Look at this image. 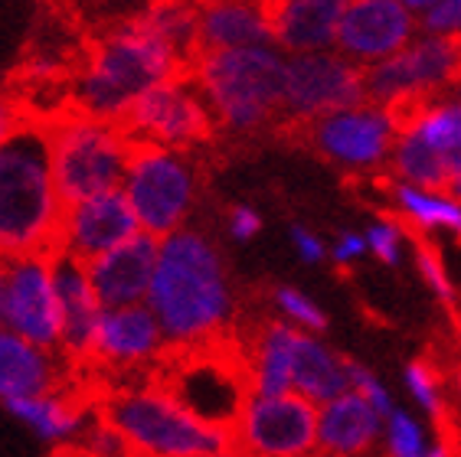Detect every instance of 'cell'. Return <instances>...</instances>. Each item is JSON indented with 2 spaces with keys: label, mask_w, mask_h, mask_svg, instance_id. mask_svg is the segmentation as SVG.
<instances>
[{
  "label": "cell",
  "mask_w": 461,
  "mask_h": 457,
  "mask_svg": "<svg viewBox=\"0 0 461 457\" xmlns=\"http://www.w3.org/2000/svg\"><path fill=\"white\" fill-rule=\"evenodd\" d=\"M66 206L53 180L50 118L20 108L0 144V258L62 252Z\"/></svg>",
  "instance_id": "1"
},
{
  "label": "cell",
  "mask_w": 461,
  "mask_h": 457,
  "mask_svg": "<svg viewBox=\"0 0 461 457\" xmlns=\"http://www.w3.org/2000/svg\"><path fill=\"white\" fill-rule=\"evenodd\" d=\"M148 382L164 389L194 418L230 435H236L249 399L256 396L249 350L226 327L200 340L170 343L160 350L158 363H151Z\"/></svg>",
  "instance_id": "2"
},
{
  "label": "cell",
  "mask_w": 461,
  "mask_h": 457,
  "mask_svg": "<svg viewBox=\"0 0 461 457\" xmlns=\"http://www.w3.org/2000/svg\"><path fill=\"white\" fill-rule=\"evenodd\" d=\"M174 76H190L158 33L141 17L102 33L86 46L72 69V112L118 121L134 98Z\"/></svg>",
  "instance_id": "3"
},
{
  "label": "cell",
  "mask_w": 461,
  "mask_h": 457,
  "mask_svg": "<svg viewBox=\"0 0 461 457\" xmlns=\"http://www.w3.org/2000/svg\"><path fill=\"white\" fill-rule=\"evenodd\" d=\"M148 298L170 343L216 334L230 310L220 258L194 232H170L160 246Z\"/></svg>",
  "instance_id": "4"
},
{
  "label": "cell",
  "mask_w": 461,
  "mask_h": 457,
  "mask_svg": "<svg viewBox=\"0 0 461 457\" xmlns=\"http://www.w3.org/2000/svg\"><path fill=\"white\" fill-rule=\"evenodd\" d=\"M98 418L128 441L131 454H240L236 435L200 422L164 389L144 382L128 389H102L98 392Z\"/></svg>",
  "instance_id": "5"
},
{
  "label": "cell",
  "mask_w": 461,
  "mask_h": 457,
  "mask_svg": "<svg viewBox=\"0 0 461 457\" xmlns=\"http://www.w3.org/2000/svg\"><path fill=\"white\" fill-rule=\"evenodd\" d=\"M53 180L62 206L122 186L128 174V138L115 121L82 112H62L50 118Z\"/></svg>",
  "instance_id": "6"
},
{
  "label": "cell",
  "mask_w": 461,
  "mask_h": 457,
  "mask_svg": "<svg viewBox=\"0 0 461 457\" xmlns=\"http://www.w3.org/2000/svg\"><path fill=\"white\" fill-rule=\"evenodd\" d=\"M194 76L210 105L232 128H252L285 108V66L262 46L206 49Z\"/></svg>",
  "instance_id": "7"
},
{
  "label": "cell",
  "mask_w": 461,
  "mask_h": 457,
  "mask_svg": "<svg viewBox=\"0 0 461 457\" xmlns=\"http://www.w3.org/2000/svg\"><path fill=\"white\" fill-rule=\"evenodd\" d=\"M115 124L128 141H151L160 148H184V144L203 141L213 128L196 76H174L151 85L134 98Z\"/></svg>",
  "instance_id": "8"
},
{
  "label": "cell",
  "mask_w": 461,
  "mask_h": 457,
  "mask_svg": "<svg viewBox=\"0 0 461 457\" xmlns=\"http://www.w3.org/2000/svg\"><path fill=\"white\" fill-rule=\"evenodd\" d=\"M128 200L151 236H170L190 206V174L184 160L151 141H128Z\"/></svg>",
  "instance_id": "9"
},
{
  "label": "cell",
  "mask_w": 461,
  "mask_h": 457,
  "mask_svg": "<svg viewBox=\"0 0 461 457\" xmlns=\"http://www.w3.org/2000/svg\"><path fill=\"white\" fill-rule=\"evenodd\" d=\"M240 454H272L294 457L318 444V412L314 402L302 392L282 396H252L236 425Z\"/></svg>",
  "instance_id": "10"
},
{
  "label": "cell",
  "mask_w": 461,
  "mask_h": 457,
  "mask_svg": "<svg viewBox=\"0 0 461 457\" xmlns=\"http://www.w3.org/2000/svg\"><path fill=\"white\" fill-rule=\"evenodd\" d=\"M461 69V33L432 36L406 53H393L364 76L366 95L390 105L400 95L432 92L442 82H455Z\"/></svg>",
  "instance_id": "11"
},
{
  "label": "cell",
  "mask_w": 461,
  "mask_h": 457,
  "mask_svg": "<svg viewBox=\"0 0 461 457\" xmlns=\"http://www.w3.org/2000/svg\"><path fill=\"white\" fill-rule=\"evenodd\" d=\"M364 95V72L350 62L302 53L285 66V108L298 121H311L321 114L360 105Z\"/></svg>",
  "instance_id": "12"
},
{
  "label": "cell",
  "mask_w": 461,
  "mask_h": 457,
  "mask_svg": "<svg viewBox=\"0 0 461 457\" xmlns=\"http://www.w3.org/2000/svg\"><path fill=\"white\" fill-rule=\"evenodd\" d=\"M10 264V298H7V327L20 336L56 346L62 340V310L53 282V258L23 255L7 258Z\"/></svg>",
  "instance_id": "13"
},
{
  "label": "cell",
  "mask_w": 461,
  "mask_h": 457,
  "mask_svg": "<svg viewBox=\"0 0 461 457\" xmlns=\"http://www.w3.org/2000/svg\"><path fill=\"white\" fill-rule=\"evenodd\" d=\"M314 128L308 121L311 141L318 144L330 160L350 164V167H370L376 160L386 157V150L393 148V128L390 114L380 108H340V112L321 114L311 118Z\"/></svg>",
  "instance_id": "14"
},
{
  "label": "cell",
  "mask_w": 461,
  "mask_h": 457,
  "mask_svg": "<svg viewBox=\"0 0 461 457\" xmlns=\"http://www.w3.org/2000/svg\"><path fill=\"white\" fill-rule=\"evenodd\" d=\"M138 228H141V222H138V212H134L128 193L112 186V190H102V193L79 200L66 210L62 252L89 262L108 248H115L124 238H131Z\"/></svg>",
  "instance_id": "15"
},
{
  "label": "cell",
  "mask_w": 461,
  "mask_h": 457,
  "mask_svg": "<svg viewBox=\"0 0 461 457\" xmlns=\"http://www.w3.org/2000/svg\"><path fill=\"white\" fill-rule=\"evenodd\" d=\"M160 242L151 232H134L102 255L89 258V282L102 308H124L138 304L151 291L154 268H158Z\"/></svg>",
  "instance_id": "16"
},
{
  "label": "cell",
  "mask_w": 461,
  "mask_h": 457,
  "mask_svg": "<svg viewBox=\"0 0 461 457\" xmlns=\"http://www.w3.org/2000/svg\"><path fill=\"white\" fill-rule=\"evenodd\" d=\"M412 33L402 0H350L338 27V43L357 59H386L400 53Z\"/></svg>",
  "instance_id": "17"
},
{
  "label": "cell",
  "mask_w": 461,
  "mask_h": 457,
  "mask_svg": "<svg viewBox=\"0 0 461 457\" xmlns=\"http://www.w3.org/2000/svg\"><path fill=\"white\" fill-rule=\"evenodd\" d=\"M53 282L56 294H59V310H62V350L69 356V363L82 360L92 346V334L102 317V300L95 298L89 282V268L86 262L69 252H56L53 255Z\"/></svg>",
  "instance_id": "18"
},
{
  "label": "cell",
  "mask_w": 461,
  "mask_h": 457,
  "mask_svg": "<svg viewBox=\"0 0 461 457\" xmlns=\"http://www.w3.org/2000/svg\"><path fill=\"white\" fill-rule=\"evenodd\" d=\"M350 0H266L272 36L285 49L311 53L338 40V27Z\"/></svg>",
  "instance_id": "19"
},
{
  "label": "cell",
  "mask_w": 461,
  "mask_h": 457,
  "mask_svg": "<svg viewBox=\"0 0 461 457\" xmlns=\"http://www.w3.org/2000/svg\"><path fill=\"white\" fill-rule=\"evenodd\" d=\"M69 382L46 353V346L20 336L10 327H0V399L46 396Z\"/></svg>",
  "instance_id": "20"
},
{
  "label": "cell",
  "mask_w": 461,
  "mask_h": 457,
  "mask_svg": "<svg viewBox=\"0 0 461 457\" xmlns=\"http://www.w3.org/2000/svg\"><path fill=\"white\" fill-rule=\"evenodd\" d=\"M272 40L266 0H203L200 7V56L206 49L262 46Z\"/></svg>",
  "instance_id": "21"
},
{
  "label": "cell",
  "mask_w": 461,
  "mask_h": 457,
  "mask_svg": "<svg viewBox=\"0 0 461 457\" xmlns=\"http://www.w3.org/2000/svg\"><path fill=\"white\" fill-rule=\"evenodd\" d=\"M383 415L360 392H340L328 399L318 415V448L328 454H360L380 435Z\"/></svg>",
  "instance_id": "22"
},
{
  "label": "cell",
  "mask_w": 461,
  "mask_h": 457,
  "mask_svg": "<svg viewBox=\"0 0 461 457\" xmlns=\"http://www.w3.org/2000/svg\"><path fill=\"white\" fill-rule=\"evenodd\" d=\"M292 386L308 396L311 402H328V399L340 396L350 386L347 376V363L330 356L321 343L308 340V336L294 334L292 346Z\"/></svg>",
  "instance_id": "23"
},
{
  "label": "cell",
  "mask_w": 461,
  "mask_h": 457,
  "mask_svg": "<svg viewBox=\"0 0 461 457\" xmlns=\"http://www.w3.org/2000/svg\"><path fill=\"white\" fill-rule=\"evenodd\" d=\"M292 346L294 330L285 324L268 327L252 360L256 376V396H282L292 389Z\"/></svg>",
  "instance_id": "24"
},
{
  "label": "cell",
  "mask_w": 461,
  "mask_h": 457,
  "mask_svg": "<svg viewBox=\"0 0 461 457\" xmlns=\"http://www.w3.org/2000/svg\"><path fill=\"white\" fill-rule=\"evenodd\" d=\"M458 167H461V154L435 150L432 144L419 141L416 134H402V141L396 144V170L419 186L448 190Z\"/></svg>",
  "instance_id": "25"
},
{
  "label": "cell",
  "mask_w": 461,
  "mask_h": 457,
  "mask_svg": "<svg viewBox=\"0 0 461 457\" xmlns=\"http://www.w3.org/2000/svg\"><path fill=\"white\" fill-rule=\"evenodd\" d=\"M402 134H416L445 154H461V108H426Z\"/></svg>",
  "instance_id": "26"
},
{
  "label": "cell",
  "mask_w": 461,
  "mask_h": 457,
  "mask_svg": "<svg viewBox=\"0 0 461 457\" xmlns=\"http://www.w3.org/2000/svg\"><path fill=\"white\" fill-rule=\"evenodd\" d=\"M396 196L402 202V212L419 226H445L461 232V206L442 200V196H429L416 186H396Z\"/></svg>",
  "instance_id": "27"
},
{
  "label": "cell",
  "mask_w": 461,
  "mask_h": 457,
  "mask_svg": "<svg viewBox=\"0 0 461 457\" xmlns=\"http://www.w3.org/2000/svg\"><path fill=\"white\" fill-rule=\"evenodd\" d=\"M390 451L396 457H416L422 451V431L402 412H390Z\"/></svg>",
  "instance_id": "28"
},
{
  "label": "cell",
  "mask_w": 461,
  "mask_h": 457,
  "mask_svg": "<svg viewBox=\"0 0 461 457\" xmlns=\"http://www.w3.org/2000/svg\"><path fill=\"white\" fill-rule=\"evenodd\" d=\"M347 376H350V386H354L357 392H360V396H364L366 402H370L373 408L383 415V418L393 412V408H390V396L383 392V386L370 376V372H364L360 366H357V363H347Z\"/></svg>",
  "instance_id": "29"
},
{
  "label": "cell",
  "mask_w": 461,
  "mask_h": 457,
  "mask_svg": "<svg viewBox=\"0 0 461 457\" xmlns=\"http://www.w3.org/2000/svg\"><path fill=\"white\" fill-rule=\"evenodd\" d=\"M278 304H282L285 314L294 317L298 324L314 327V330H321V327H324V314H321V310L314 308V304H311L304 294H298V291H292V288L278 291Z\"/></svg>",
  "instance_id": "30"
},
{
  "label": "cell",
  "mask_w": 461,
  "mask_h": 457,
  "mask_svg": "<svg viewBox=\"0 0 461 457\" xmlns=\"http://www.w3.org/2000/svg\"><path fill=\"white\" fill-rule=\"evenodd\" d=\"M426 27L438 36L461 33V0H435L429 7Z\"/></svg>",
  "instance_id": "31"
},
{
  "label": "cell",
  "mask_w": 461,
  "mask_h": 457,
  "mask_svg": "<svg viewBox=\"0 0 461 457\" xmlns=\"http://www.w3.org/2000/svg\"><path fill=\"white\" fill-rule=\"evenodd\" d=\"M366 248H373V252L380 255V262L393 264L400 258V228L393 226V222L373 226L370 232H366Z\"/></svg>",
  "instance_id": "32"
},
{
  "label": "cell",
  "mask_w": 461,
  "mask_h": 457,
  "mask_svg": "<svg viewBox=\"0 0 461 457\" xmlns=\"http://www.w3.org/2000/svg\"><path fill=\"white\" fill-rule=\"evenodd\" d=\"M258 216L252 210H236L232 212V236L236 238H252L258 232Z\"/></svg>",
  "instance_id": "33"
},
{
  "label": "cell",
  "mask_w": 461,
  "mask_h": 457,
  "mask_svg": "<svg viewBox=\"0 0 461 457\" xmlns=\"http://www.w3.org/2000/svg\"><path fill=\"white\" fill-rule=\"evenodd\" d=\"M20 118V102L10 95H0V144H4V138L10 134V128L17 124Z\"/></svg>",
  "instance_id": "34"
},
{
  "label": "cell",
  "mask_w": 461,
  "mask_h": 457,
  "mask_svg": "<svg viewBox=\"0 0 461 457\" xmlns=\"http://www.w3.org/2000/svg\"><path fill=\"white\" fill-rule=\"evenodd\" d=\"M294 242H298V252H302L304 262H318V258L324 255L321 242L311 236V232H304V228H294Z\"/></svg>",
  "instance_id": "35"
},
{
  "label": "cell",
  "mask_w": 461,
  "mask_h": 457,
  "mask_svg": "<svg viewBox=\"0 0 461 457\" xmlns=\"http://www.w3.org/2000/svg\"><path fill=\"white\" fill-rule=\"evenodd\" d=\"M364 248H366V238H360V236H344L338 242V248H334V258H338V262H350V258L364 255Z\"/></svg>",
  "instance_id": "36"
},
{
  "label": "cell",
  "mask_w": 461,
  "mask_h": 457,
  "mask_svg": "<svg viewBox=\"0 0 461 457\" xmlns=\"http://www.w3.org/2000/svg\"><path fill=\"white\" fill-rule=\"evenodd\" d=\"M7 298H10V264L0 258V327H7Z\"/></svg>",
  "instance_id": "37"
},
{
  "label": "cell",
  "mask_w": 461,
  "mask_h": 457,
  "mask_svg": "<svg viewBox=\"0 0 461 457\" xmlns=\"http://www.w3.org/2000/svg\"><path fill=\"white\" fill-rule=\"evenodd\" d=\"M402 4H406V7H432L435 0H402Z\"/></svg>",
  "instance_id": "38"
}]
</instances>
